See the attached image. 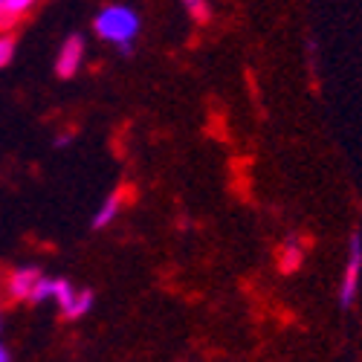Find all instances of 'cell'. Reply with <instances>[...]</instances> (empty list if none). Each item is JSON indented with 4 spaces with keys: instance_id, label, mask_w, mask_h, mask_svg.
Wrapping results in <instances>:
<instances>
[{
    "instance_id": "obj_5",
    "label": "cell",
    "mask_w": 362,
    "mask_h": 362,
    "mask_svg": "<svg viewBox=\"0 0 362 362\" xmlns=\"http://www.w3.org/2000/svg\"><path fill=\"white\" fill-rule=\"evenodd\" d=\"M301 264H305V244L298 240V235L284 238V244L279 247V269L284 276H290Z\"/></svg>"
},
{
    "instance_id": "obj_12",
    "label": "cell",
    "mask_w": 362,
    "mask_h": 362,
    "mask_svg": "<svg viewBox=\"0 0 362 362\" xmlns=\"http://www.w3.org/2000/svg\"><path fill=\"white\" fill-rule=\"evenodd\" d=\"M12 58H15V38L9 35V29H0V70L9 67Z\"/></svg>"
},
{
    "instance_id": "obj_1",
    "label": "cell",
    "mask_w": 362,
    "mask_h": 362,
    "mask_svg": "<svg viewBox=\"0 0 362 362\" xmlns=\"http://www.w3.org/2000/svg\"><path fill=\"white\" fill-rule=\"evenodd\" d=\"M93 33L105 44H134L139 35V15L125 4L102 6L93 18Z\"/></svg>"
},
{
    "instance_id": "obj_9",
    "label": "cell",
    "mask_w": 362,
    "mask_h": 362,
    "mask_svg": "<svg viewBox=\"0 0 362 362\" xmlns=\"http://www.w3.org/2000/svg\"><path fill=\"white\" fill-rule=\"evenodd\" d=\"M76 296V287L67 281V279H52V301H55V305L58 308H67L70 305V298Z\"/></svg>"
},
{
    "instance_id": "obj_14",
    "label": "cell",
    "mask_w": 362,
    "mask_h": 362,
    "mask_svg": "<svg viewBox=\"0 0 362 362\" xmlns=\"http://www.w3.org/2000/svg\"><path fill=\"white\" fill-rule=\"evenodd\" d=\"M9 359H12V351L4 342H0V362H9Z\"/></svg>"
},
{
    "instance_id": "obj_3",
    "label": "cell",
    "mask_w": 362,
    "mask_h": 362,
    "mask_svg": "<svg viewBox=\"0 0 362 362\" xmlns=\"http://www.w3.org/2000/svg\"><path fill=\"white\" fill-rule=\"evenodd\" d=\"M84 35L73 33L62 41V47H58V55H55V76L58 78H73L81 64H84Z\"/></svg>"
},
{
    "instance_id": "obj_10",
    "label": "cell",
    "mask_w": 362,
    "mask_h": 362,
    "mask_svg": "<svg viewBox=\"0 0 362 362\" xmlns=\"http://www.w3.org/2000/svg\"><path fill=\"white\" fill-rule=\"evenodd\" d=\"M183 6H186V12L192 15V21L200 23V26L212 21V9H209V0H183Z\"/></svg>"
},
{
    "instance_id": "obj_13",
    "label": "cell",
    "mask_w": 362,
    "mask_h": 362,
    "mask_svg": "<svg viewBox=\"0 0 362 362\" xmlns=\"http://www.w3.org/2000/svg\"><path fill=\"white\" fill-rule=\"evenodd\" d=\"M70 142H73V136H70V134H58V136H55V148H67Z\"/></svg>"
},
{
    "instance_id": "obj_2",
    "label": "cell",
    "mask_w": 362,
    "mask_h": 362,
    "mask_svg": "<svg viewBox=\"0 0 362 362\" xmlns=\"http://www.w3.org/2000/svg\"><path fill=\"white\" fill-rule=\"evenodd\" d=\"M359 279H362V232L351 235L348 244V261L342 269V281H339V308H351L359 293Z\"/></svg>"
},
{
    "instance_id": "obj_6",
    "label": "cell",
    "mask_w": 362,
    "mask_h": 362,
    "mask_svg": "<svg viewBox=\"0 0 362 362\" xmlns=\"http://www.w3.org/2000/svg\"><path fill=\"white\" fill-rule=\"evenodd\" d=\"M122 206H125V192H122V189L113 192V194H107V197L102 200V206L96 209V215H93V221H90V226H93L96 232L105 229V226H110V223L116 221V215L122 212Z\"/></svg>"
},
{
    "instance_id": "obj_15",
    "label": "cell",
    "mask_w": 362,
    "mask_h": 362,
    "mask_svg": "<svg viewBox=\"0 0 362 362\" xmlns=\"http://www.w3.org/2000/svg\"><path fill=\"white\" fill-rule=\"evenodd\" d=\"M0 327H4V313H0Z\"/></svg>"
},
{
    "instance_id": "obj_4",
    "label": "cell",
    "mask_w": 362,
    "mask_h": 362,
    "mask_svg": "<svg viewBox=\"0 0 362 362\" xmlns=\"http://www.w3.org/2000/svg\"><path fill=\"white\" fill-rule=\"evenodd\" d=\"M41 276L44 273L38 267H15L12 273L6 276V296L12 301H29V296H33V290H35Z\"/></svg>"
},
{
    "instance_id": "obj_8",
    "label": "cell",
    "mask_w": 362,
    "mask_h": 362,
    "mask_svg": "<svg viewBox=\"0 0 362 362\" xmlns=\"http://www.w3.org/2000/svg\"><path fill=\"white\" fill-rule=\"evenodd\" d=\"M90 310H93V290H76V296L70 298V305L62 313H64V319L76 322V319L87 316Z\"/></svg>"
},
{
    "instance_id": "obj_11",
    "label": "cell",
    "mask_w": 362,
    "mask_h": 362,
    "mask_svg": "<svg viewBox=\"0 0 362 362\" xmlns=\"http://www.w3.org/2000/svg\"><path fill=\"white\" fill-rule=\"evenodd\" d=\"M44 301H52V279L49 276H41L33 296H29V305H44Z\"/></svg>"
},
{
    "instance_id": "obj_7",
    "label": "cell",
    "mask_w": 362,
    "mask_h": 362,
    "mask_svg": "<svg viewBox=\"0 0 362 362\" xmlns=\"http://www.w3.org/2000/svg\"><path fill=\"white\" fill-rule=\"evenodd\" d=\"M38 6V0H0V29H12Z\"/></svg>"
}]
</instances>
